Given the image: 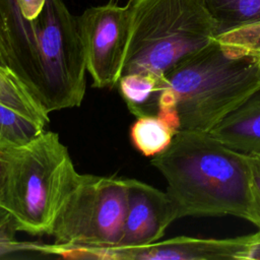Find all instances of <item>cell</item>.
Segmentation results:
<instances>
[{
  "mask_svg": "<svg viewBox=\"0 0 260 260\" xmlns=\"http://www.w3.org/2000/svg\"><path fill=\"white\" fill-rule=\"evenodd\" d=\"M150 162L166 179L175 220L233 215L258 228L248 154L209 131L179 130Z\"/></svg>",
  "mask_w": 260,
  "mask_h": 260,
  "instance_id": "obj_1",
  "label": "cell"
},
{
  "mask_svg": "<svg viewBox=\"0 0 260 260\" xmlns=\"http://www.w3.org/2000/svg\"><path fill=\"white\" fill-rule=\"evenodd\" d=\"M260 89V57L243 54L215 40L164 77L180 130L210 131Z\"/></svg>",
  "mask_w": 260,
  "mask_h": 260,
  "instance_id": "obj_2",
  "label": "cell"
},
{
  "mask_svg": "<svg viewBox=\"0 0 260 260\" xmlns=\"http://www.w3.org/2000/svg\"><path fill=\"white\" fill-rule=\"evenodd\" d=\"M128 40L121 75H165L214 41L204 0H129ZM121 77V76H120Z\"/></svg>",
  "mask_w": 260,
  "mask_h": 260,
  "instance_id": "obj_3",
  "label": "cell"
},
{
  "mask_svg": "<svg viewBox=\"0 0 260 260\" xmlns=\"http://www.w3.org/2000/svg\"><path fill=\"white\" fill-rule=\"evenodd\" d=\"M77 171L58 133L44 129L17 146L0 210L15 232L48 235Z\"/></svg>",
  "mask_w": 260,
  "mask_h": 260,
  "instance_id": "obj_4",
  "label": "cell"
},
{
  "mask_svg": "<svg viewBox=\"0 0 260 260\" xmlns=\"http://www.w3.org/2000/svg\"><path fill=\"white\" fill-rule=\"evenodd\" d=\"M126 202L127 179L77 172L47 235L54 242L39 246V251L116 248L122 237Z\"/></svg>",
  "mask_w": 260,
  "mask_h": 260,
  "instance_id": "obj_5",
  "label": "cell"
},
{
  "mask_svg": "<svg viewBox=\"0 0 260 260\" xmlns=\"http://www.w3.org/2000/svg\"><path fill=\"white\" fill-rule=\"evenodd\" d=\"M35 23L46 112L79 107L85 95L87 69L77 16L63 0H47Z\"/></svg>",
  "mask_w": 260,
  "mask_h": 260,
  "instance_id": "obj_6",
  "label": "cell"
},
{
  "mask_svg": "<svg viewBox=\"0 0 260 260\" xmlns=\"http://www.w3.org/2000/svg\"><path fill=\"white\" fill-rule=\"evenodd\" d=\"M87 73L96 88L117 86L129 31L127 5L110 1L77 16Z\"/></svg>",
  "mask_w": 260,
  "mask_h": 260,
  "instance_id": "obj_7",
  "label": "cell"
},
{
  "mask_svg": "<svg viewBox=\"0 0 260 260\" xmlns=\"http://www.w3.org/2000/svg\"><path fill=\"white\" fill-rule=\"evenodd\" d=\"M260 240L257 233L224 239L179 236L133 249H93V259L113 260H248L252 246Z\"/></svg>",
  "mask_w": 260,
  "mask_h": 260,
  "instance_id": "obj_8",
  "label": "cell"
},
{
  "mask_svg": "<svg viewBox=\"0 0 260 260\" xmlns=\"http://www.w3.org/2000/svg\"><path fill=\"white\" fill-rule=\"evenodd\" d=\"M0 39L9 72L45 110V84L36 23L23 17L17 0H0Z\"/></svg>",
  "mask_w": 260,
  "mask_h": 260,
  "instance_id": "obj_9",
  "label": "cell"
},
{
  "mask_svg": "<svg viewBox=\"0 0 260 260\" xmlns=\"http://www.w3.org/2000/svg\"><path fill=\"white\" fill-rule=\"evenodd\" d=\"M175 221L167 192L136 179H127V202L122 237L114 249H133L153 244Z\"/></svg>",
  "mask_w": 260,
  "mask_h": 260,
  "instance_id": "obj_10",
  "label": "cell"
},
{
  "mask_svg": "<svg viewBox=\"0 0 260 260\" xmlns=\"http://www.w3.org/2000/svg\"><path fill=\"white\" fill-rule=\"evenodd\" d=\"M209 132L240 152L260 154V89Z\"/></svg>",
  "mask_w": 260,
  "mask_h": 260,
  "instance_id": "obj_11",
  "label": "cell"
},
{
  "mask_svg": "<svg viewBox=\"0 0 260 260\" xmlns=\"http://www.w3.org/2000/svg\"><path fill=\"white\" fill-rule=\"evenodd\" d=\"M117 86L128 110L137 118L155 115L164 87V77L134 72L121 75Z\"/></svg>",
  "mask_w": 260,
  "mask_h": 260,
  "instance_id": "obj_12",
  "label": "cell"
},
{
  "mask_svg": "<svg viewBox=\"0 0 260 260\" xmlns=\"http://www.w3.org/2000/svg\"><path fill=\"white\" fill-rule=\"evenodd\" d=\"M179 130L165 117L145 115L137 117L130 128V138L134 147L145 156H155L172 142Z\"/></svg>",
  "mask_w": 260,
  "mask_h": 260,
  "instance_id": "obj_13",
  "label": "cell"
},
{
  "mask_svg": "<svg viewBox=\"0 0 260 260\" xmlns=\"http://www.w3.org/2000/svg\"><path fill=\"white\" fill-rule=\"evenodd\" d=\"M204 2L213 19L215 36L260 21V0H204Z\"/></svg>",
  "mask_w": 260,
  "mask_h": 260,
  "instance_id": "obj_14",
  "label": "cell"
},
{
  "mask_svg": "<svg viewBox=\"0 0 260 260\" xmlns=\"http://www.w3.org/2000/svg\"><path fill=\"white\" fill-rule=\"evenodd\" d=\"M0 103L47 126L49 114L28 90L8 71L0 68Z\"/></svg>",
  "mask_w": 260,
  "mask_h": 260,
  "instance_id": "obj_15",
  "label": "cell"
},
{
  "mask_svg": "<svg viewBox=\"0 0 260 260\" xmlns=\"http://www.w3.org/2000/svg\"><path fill=\"white\" fill-rule=\"evenodd\" d=\"M44 129L46 126L0 103V145H23Z\"/></svg>",
  "mask_w": 260,
  "mask_h": 260,
  "instance_id": "obj_16",
  "label": "cell"
},
{
  "mask_svg": "<svg viewBox=\"0 0 260 260\" xmlns=\"http://www.w3.org/2000/svg\"><path fill=\"white\" fill-rule=\"evenodd\" d=\"M214 40L240 53L260 56V21L221 32Z\"/></svg>",
  "mask_w": 260,
  "mask_h": 260,
  "instance_id": "obj_17",
  "label": "cell"
},
{
  "mask_svg": "<svg viewBox=\"0 0 260 260\" xmlns=\"http://www.w3.org/2000/svg\"><path fill=\"white\" fill-rule=\"evenodd\" d=\"M251 188L254 200V206L258 217V229L260 230V154H248Z\"/></svg>",
  "mask_w": 260,
  "mask_h": 260,
  "instance_id": "obj_18",
  "label": "cell"
},
{
  "mask_svg": "<svg viewBox=\"0 0 260 260\" xmlns=\"http://www.w3.org/2000/svg\"><path fill=\"white\" fill-rule=\"evenodd\" d=\"M17 146L0 145V207L4 198L11 164ZM1 211V210H0Z\"/></svg>",
  "mask_w": 260,
  "mask_h": 260,
  "instance_id": "obj_19",
  "label": "cell"
},
{
  "mask_svg": "<svg viewBox=\"0 0 260 260\" xmlns=\"http://www.w3.org/2000/svg\"><path fill=\"white\" fill-rule=\"evenodd\" d=\"M24 18L34 21L42 12L47 0H17Z\"/></svg>",
  "mask_w": 260,
  "mask_h": 260,
  "instance_id": "obj_20",
  "label": "cell"
},
{
  "mask_svg": "<svg viewBox=\"0 0 260 260\" xmlns=\"http://www.w3.org/2000/svg\"><path fill=\"white\" fill-rule=\"evenodd\" d=\"M11 222L9 220V217L6 213L3 211H0V235L6 234V233H14Z\"/></svg>",
  "mask_w": 260,
  "mask_h": 260,
  "instance_id": "obj_21",
  "label": "cell"
},
{
  "mask_svg": "<svg viewBox=\"0 0 260 260\" xmlns=\"http://www.w3.org/2000/svg\"><path fill=\"white\" fill-rule=\"evenodd\" d=\"M260 259V240L257 241L251 248L248 254V260Z\"/></svg>",
  "mask_w": 260,
  "mask_h": 260,
  "instance_id": "obj_22",
  "label": "cell"
},
{
  "mask_svg": "<svg viewBox=\"0 0 260 260\" xmlns=\"http://www.w3.org/2000/svg\"><path fill=\"white\" fill-rule=\"evenodd\" d=\"M0 68L6 70L9 72L8 68H7V64H6V58H5V52H4V49H3V45H2V42H1V39H0ZM10 73V72H9Z\"/></svg>",
  "mask_w": 260,
  "mask_h": 260,
  "instance_id": "obj_23",
  "label": "cell"
},
{
  "mask_svg": "<svg viewBox=\"0 0 260 260\" xmlns=\"http://www.w3.org/2000/svg\"><path fill=\"white\" fill-rule=\"evenodd\" d=\"M259 57H260V56H259Z\"/></svg>",
  "mask_w": 260,
  "mask_h": 260,
  "instance_id": "obj_24",
  "label": "cell"
},
{
  "mask_svg": "<svg viewBox=\"0 0 260 260\" xmlns=\"http://www.w3.org/2000/svg\"><path fill=\"white\" fill-rule=\"evenodd\" d=\"M1 69H2V68H1Z\"/></svg>",
  "mask_w": 260,
  "mask_h": 260,
  "instance_id": "obj_25",
  "label": "cell"
}]
</instances>
